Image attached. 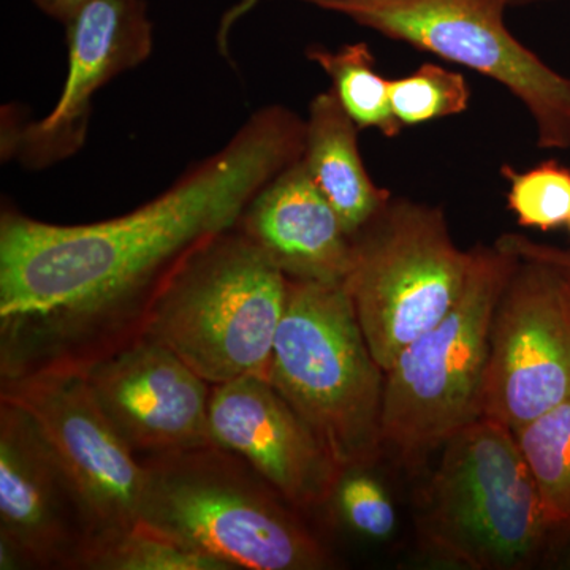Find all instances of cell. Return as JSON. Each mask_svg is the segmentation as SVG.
Wrapping results in <instances>:
<instances>
[{"mask_svg":"<svg viewBox=\"0 0 570 570\" xmlns=\"http://www.w3.org/2000/svg\"><path fill=\"white\" fill-rule=\"evenodd\" d=\"M287 279L343 284L352 239L302 160L255 195L236 225Z\"/></svg>","mask_w":570,"mask_h":570,"instance_id":"15","label":"cell"},{"mask_svg":"<svg viewBox=\"0 0 570 570\" xmlns=\"http://www.w3.org/2000/svg\"><path fill=\"white\" fill-rule=\"evenodd\" d=\"M568 225H569V230H570V219H569V223H568Z\"/></svg>","mask_w":570,"mask_h":570,"instance_id":"28","label":"cell"},{"mask_svg":"<svg viewBox=\"0 0 570 570\" xmlns=\"http://www.w3.org/2000/svg\"><path fill=\"white\" fill-rule=\"evenodd\" d=\"M298 2H303V3H313V2H317V0H298Z\"/></svg>","mask_w":570,"mask_h":570,"instance_id":"27","label":"cell"},{"mask_svg":"<svg viewBox=\"0 0 570 570\" xmlns=\"http://www.w3.org/2000/svg\"><path fill=\"white\" fill-rule=\"evenodd\" d=\"M351 239L344 288L371 354L387 373L456 305L472 249L453 242L442 208L393 195Z\"/></svg>","mask_w":570,"mask_h":570,"instance_id":"7","label":"cell"},{"mask_svg":"<svg viewBox=\"0 0 570 570\" xmlns=\"http://www.w3.org/2000/svg\"><path fill=\"white\" fill-rule=\"evenodd\" d=\"M97 404L138 459L213 445V385L153 336L81 371Z\"/></svg>","mask_w":570,"mask_h":570,"instance_id":"13","label":"cell"},{"mask_svg":"<svg viewBox=\"0 0 570 570\" xmlns=\"http://www.w3.org/2000/svg\"><path fill=\"white\" fill-rule=\"evenodd\" d=\"M67 75L47 116L2 115V159L47 170L75 156L88 138L96 94L151 56L154 26L146 0H88L63 24Z\"/></svg>","mask_w":570,"mask_h":570,"instance_id":"11","label":"cell"},{"mask_svg":"<svg viewBox=\"0 0 570 570\" xmlns=\"http://www.w3.org/2000/svg\"><path fill=\"white\" fill-rule=\"evenodd\" d=\"M360 127L333 89L317 94L307 108L303 164L340 216L348 236L382 208L392 193L367 174L358 148Z\"/></svg>","mask_w":570,"mask_h":570,"instance_id":"16","label":"cell"},{"mask_svg":"<svg viewBox=\"0 0 570 570\" xmlns=\"http://www.w3.org/2000/svg\"><path fill=\"white\" fill-rule=\"evenodd\" d=\"M140 520L228 570H326L330 551L249 464L219 445L142 456Z\"/></svg>","mask_w":570,"mask_h":570,"instance_id":"2","label":"cell"},{"mask_svg":"<svg viewBox=\"0 0 570 570\" xmlns=\"http://www.w3.org/2000/svg\"><path fill=\"white\" fill-rule=\"evenodd\" d=\"M519 255L501 243L472 247L466 285L452 311L385 373L384 449L417 461L483 417L491 322Z\"/></svg>","mask_w":570,"mask_h":570,"instance_id":"6","label":"cell"},{"mask_svg":"<svg viewBox=\"0 0 570 570\" xmlns=\"http://www.w3.org/2000/svg\"><path fill=\"white\" fill-rule=\"evenodd\" d=\"M306 121L255 111L224 148L132 212L61 225L0 214V379L85 371L140 336L164 285L305 153Z\"/></svg>","mask_w":570,"mask_h":570,"instance_id":"1","label":"cell"},{"mask_svg":"<svg viewBox=\"0 0 570 570\" xmlns=\"http://www.w3.org/2000/svg\"><path fill=\"white\" fill-rule=\"evenodd\" d=\"M80 570H228L223 562L205 557L168 538L163 531L138 521L127 530L94 540Z\"/></svg>","mask_w":570,"mask_h":570,"instance_id":"19","label":"cell"},{"mask_svg":"<svg viewBox=\"0 0 570 570\" xmlns=\"http://www.w3.org/2000/svg\"><path fill=\"white\" fill-rule=\"evenodd\" d=\"M502 2L510 9V7L534 6V3L553 2V0H502Z\"/></svg>","mask_w":570,"mask_h":570,"instance_id":"25","label":"cell"},{"mask_svg":"<svg viewBox=\"0 0 570 570\" xmlns=\"http://www.w3.org/2000/svg\"><path fill=\"white\" fill-rule=\"evenodd\" d=\"M501 175L509 183V209L521 227L550 232L569 223V167L546 160L520 174L504 165Z\"/></svg>","mask_w":570,"mask_h":570,"instance_id":"21","label":"cell"},{"mask_svg":"<svg viewBox=\"0 0 570 570\" xmlns=\"http://www.w3.org/2000/svg\"><path fill=\"white\" fill-rule=\"evenodd\" d=\"M566 531H570V530H566ZM564 568H570V546H569V549L568 551H566V558H564Z\"/></svg>","mask_w":570,"mask_h":570,"instance_id":"26","label":"cell"},{"mask_svg":"<svg viewBox=\"0 0 570 570\" xmlns=\"http://www.w3.org/2000/svg\"><path fill=\"white\" fill-rule=\"evenodd\" d=\"M311 6L497 81L530 112L540 149L570 148V78L509 31L502 0H317Z\"/></svg>","mask_w":570,"mask_h":570,"instance_id":"8","label":"cell"},{"mask_svg":"<svg viewBox=\"0 0 570 570\" xmlns=\"http://www.w3.org/2000/svg\"><path fill=\"white\" fill-rule=\"evenodd\" d=\"M568 397L569 285L553 266L520 258L491 322L483 417L515 433Z\"/></svg>","mask_w":570,"mask_h":570,"instance_id":"9","label":"cell"},{"mask_svg":"<svg viewBox=\"0 0 570 570\" xmlns=\"http://www.w3.org/2000/svg\"><path fill=\"white\" fill-rule=\"evenodd\" d=\"M287 277L234 227L206 239L176 268L142 333L213 385L268 379Z\"/></svg>","mask_w":570,"mask_h":570,"instance_id":"3","label":"cell"},{"mask_svg":"<svg viewBox=\"0 0 570 570\" xmlns=\"http://www.w3.org/2000/svg\"><path fill=\"white\" fill-rule=\"evenodd\" d=\"M554 530H570V397L515 431Z\"/></svg>","mask_w":570,"mask_h":570,"instance_id":"18","label":"cell"},{"mask_svg":"<svg viewBox=\"0 0 570 570\" xmlns=\"http://www.w3.org/2000/svg\"><path fill=\"white\" fill-rule=\"evenodd\" d=\"M471 88L459 71L422 63L406 77L390 80V104L403 127L450 118L468 110Z\"/></svg>","mask_w":570,"mask_h":570,"instance_id":"20","label":"cell"},{"mask_svg":"<svg viewBox=\"0 0 570 570\" xmlns=\"http://www.w3.org/2000/svg\"><path fill=\"white\" fill-rule=\"evenodd\" d=\"M209 430L214 444L239 456L298 510L333 501L346 472L268 379L214 385Z\"/></svg>","mask_w":570,"mask_h":570,"instance_id":"14","label":"cell"},{"mask_svg":"<svg viewBox=\"0 0 570 570\" xmlns=\"http://www.w3.org/2000/svg\"><path fill=\"white\" fill-rule=\"evenodd\" d=\"M268 381L344 471L379 459L385 371L371 354L344 284L287 279Z\"/></svg>","mask_w":570,"mask_h":570,"instance_id":"5","label":"cell"},{"mask_svg":"<svg viewBox=\"0 0 570 570\" xmlns=\"http://www.w3.org/2000/svg\"><path fill=\"white\" fill-rule=\"evenodd\" d=\"M442 448L420 501L417 530L425 549L463 569H530L557 530L515 433L480 417Z\"/></svg>","mask_w":570,"mask_h":570,"instance_id":"4","label":"cell"},{"mask_svg":"<svg viewBox=\"0 0 570 570\" xmlns=\"http://www.w3.org/2000/svg\"><path fill=\"white\" fill-rule=\"evenodd\" d=\"M333 501L348 527L367 539L389 540L396 530L392 499L365 469L344 472Z\"/></svg>","mask_w":570,"mask_h":570,"instance_id":"22","label":"cell"},{"mask_svg":"<svg viewBox=\"0 0 570 570\" xmlns=\"http://www.w3.org/2000/svg\"><path fill=\"white\" fill-rule=\"evenodd\" d=\"M32 2L45 17L63 26L88 0H32Z\"/></svg>","mask_w":570,"mask_h":570,"instance_id":"24","label":"cell"},{"mask_svg":"<svg viewBox=\"0 0 570 570\" xmlns=\"http://www.w3.org/2000/svg\"><path fill=\"white\" fill-rule=\"evenodd\" d=\"M497 242L509 247L520 258H530V261H539L553 266L570 288V249L543 245V243L534 242V239L519 234L501 235Z\"/></svg>","mask_w":570,"mask_h":570,"instance_id":"23","label":"cell"},{"mask_svg":"<svg viewBox=\"0 0 570 570\" xmlns=\"http://www.w3.org/2000/svg\"><path fill=\"white\" fill-rule=\"evenodd\" d=\"M0 401L22 409L39 426L88 510L92 542L140 521L145 469L105 417L81 371L0 379Z\"/></svg>","mask_w":570,"mask_h":570,"instance_id":"10","label":"cell"},{"mask_svg":"<svg viewBox=\"0 0 570 570\" xmlns=\"http://www.w3.org/2000/svg\"><path fill=\"white\" fill-rule=\"evenodd\" d=\"M306 56L332 80L333 91L360 130L374 129L387 138L403 132L390 104V80L379 73L376 58L365 41L336 51L313 45Z\"/></svg>","mask_w":570,"mask_h":570,"instance_id":"17","label":"cell"},{"mask_svg":"<svg viewBox=\"0 0 570 570\" xmlns=\"http://www.w3.org/2000/svg\"><path fill=\"white\" fill-rule=\"evenodd\" d=\"M92 538L80 493L39 426L0 401V569L80 570Z\"/></svg>","mask_w":570,"mask_h":570,"instance_id":"12","label":"cell"}]
</instances>
